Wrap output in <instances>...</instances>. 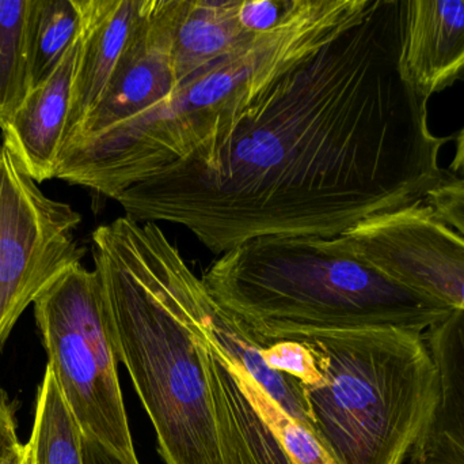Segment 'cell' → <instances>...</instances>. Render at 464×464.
Wrapping results in <instances>:
<instances>
[{
	"instance_id": "1",
	"label": "cell",
	"mask_w": 464,
	"mask_h": 464,
	"mask_svg": "<svg viewBox=\"0 0 464 464\" xmlns=\"http://www.w3.org/2000/svg\"><path fill=\"white\" fill-rule=\"evenodd\" d=\"M408 0H368L223 138L117 196L125 217L192 232L215 255L265 237L335 239L421 203L450 138L402 67Z\"/></svg>"
},
{
	"instance_id": "2",
	"label": "cell",
	"mask_w": 464,
	"mask_h": 464,
	"mask_svg": "<svg viewBox=\"0 0 464 464\" xmlns=\"http://www.w3.org/2000/svg\"><path fill=\"white\" fill-rule=\"evenodd\" d=\"M117 359L166 464H230L211 386L203 280L155 222L121 217L92 233Z\"/></svg>"
},
{
	"instance_id": "3",
	"label": "cell",
	"mask_w": 464,
	"mask_h": 464,
	"mask_svg": "<svg viewBox=\"0 0 464 464\" xmlns=\"http://www.w3.org/2000/svg\"><path fill=\"white\" fill-rule=\"evenodd\" d=\"M368 0H291L281 21L177 87L170 100L65 147L54 179L114 199L208 142L223 138L281 75L326 45Z\"/></svg>"
},
{
	"instance_id": "4",
	"label": "cell",
	"mask_w": 464,
	"mask_h": 464,
	"mask_svg": "<svg viewBox=\"0 0 464 464\" xmlns=\"http://www.w3.org/2000/svg\"><path fill=\"white\" fill-rule=\"evenodd\" d=\"M201 280L226 311L266 340L367 329L424 334L452 311L337 239L251 240L220 255Z\"/></svg>"
},
{
	"instance_id": "5",
	"label": "cell",
	"mask_w": 464,
	"mask_h": 464,
	"mask_svg": "<svg viewBox=\"0 0 464 464\" xmlns=\"http://www.w3.org/2000/svg\"><path fill=\"white\" fill-rule=\"evenodd\" d=\"M284 338L303 341L315 357L319 376L304 389L305 402L334 462L403 464L438 398V368L422 334L367 329Z\"/></svg>"
},
{
	"instance_id": "6",
	"label": "cell",
	"mask_w": 464,
	"mask_h": 464,
	"mask_svg": "<svg viewBox=\"0 0 464 464\" xmlns=\"http://www.w3.org/2000/svg\"><path fill=\"white\" fill-rule=\"evenodd\" d=\"M46 367L81 428L130 464H139L117 373V351L102 286L82 263L63 271L34 304Z\"/></svg>"
},
{
	"instance_id": "7",
	"label": "cell",
	"mask_w": 464,
	"mask_h": 464,
	"mask_svg": "<svg viewBox=\"0 0 464 464\" xmlns=\"http://www.w3.org/2000/svg\"><path fill=\"white\" fill-rule=\"evenodd\" d=\"M82 215L48 198L0 143V349L29 305L73 264Z\"/></svg>"
},
{
	"instance_id": "8",
	"label": "cell",
	"mask_w": 464,
	"mask_h": 464,
	"mask_svg": "<svg viewBox=\"0 0 464 464\" xmlns=\"http://www.w3.org/2000/svg\"><path fill=\"white\" fill-rule=\"evenodd\" d=\"M335 239L390 277L464 311V239L424 202L371 218Z\"/></svg>"
},
{
	"instance_id": "9",
	"label": "cell",
	"mask_w": 464,
	"mask_h": 464,
	"mask_svg": "<svg viewBox=\"0 0 464 464\" xmlns=\"http://www.w3.org/2000/svg\"><path fill=\"white\" fill-rule=\"evenodd\" d=\"M211 386L230 464H337L308 425L292 419L209 340Z\"/></svg>"
},
{
	"instance_id": "10",
	"label": "cell",
	"mask_w": 464,
	"mask_h": 464,
	"mask_svg": "<svg viewBox=\"0 0 464 464\" xmlns=\"http://www.w3.org/2000/svg\"><path fill=\"white\" fill-rule=\"evenodd\" d=\"M173 16L174 0H147L102 100L65 147L143 116L173 97L179 87L171 59Z\"/></svg>"
},
{
	"instance_id": "11",
	"label": "cell",
	"mask_w": 464,
	"mask_h": 464,
	"mask_svg": "<svg viewBox=\"0 0 464 464\" xmlns=\"http://www.w3.org/2000/svg\"><path fill=\"white\" fill-rule=\"evenodd\" d=\"M76 3L81 15V49L63 149L79 135L102 100L147 7V0H76Z\"/></svg>"
},
{
	"instance_id": "12",
	"label": "cell",
	"mask_w": 464,
	"mask_h": 464,
	"mask_svg": "<svg viewBox=\"0 0 464 464\" xmlns=\"http://www.w3.org/2000/svg\"><path fill=\"white\" fill-rule=\"evenodd\" d=\"M81 35L46 81L30 90L21 108L2 127V143L35 183L54 179L71 108Z\"/></svg>"
},
{
	"instance_id": "13",
	"label": "cell",
	"mask_w": 464,
	"mask_h": 464,
	"mask_svg": "<svg viewBox=\"0 0 464 464\" xmlns=\"http://www.w3.org/2000/svg\"><path fill=\"white\" fill-rule=\"evenodd\" d=\"M422 337L438 368L439 391L411 464H464V311L452 310Z\"/></svg>"
},
{
	"instance_id": "14",
	"label": "cell",
	"mask_w": 464,
	"mask_h": 464,
	"mask_svg": "<svg viewBox=\"0 0 464 464\" xmlns=\"http://www.w3.org/2000/svg\"><path fill=\"white\" fill-rule=\"evenodd\" d=\"M402 67L430 98L464 75V0H408Z\"/></svg>"
},
{
	"instance_id": "15",
	"label": "cell",
	"mask_w": 464,
	"mask_h": 464,
	"mask_svg": "<svg viewBox=\"0 0 464 464\" xmlns=\"http://www.w3.org/2000/svg\"><path fill=\"white\" fill-rule=\"evenodd\" d=\"M240 0H174L171 59L182 84L247 46L256 35L237 18Z\"/></svg>"
},
{
	"instance_id": "16",
	"label": "cell",
	"mask_w": 464,
	"mask_h": 464,
	"mask_svg": "<svg viewBox=\"0 0 464 464\" xmlns=\"http://www.w3.org/2000/svg\"><path fill=\"white\" fill-rule=\"evenodd\" d=\"M203 315L209 340L232 364L250 376L288 416L311 428L304 390L299 381L267 367L259 341L207 288L203 294Z\"/></svg>"
},
{
	"instance_id": "17",
	"label": "cell",
	"mask_w": 464,
	"mask_h": 464,
	"mask_svg": "<svg viewBox=\"0 0 464 464\" xmlns=\"http://www.w3.org/2000/svg\"><path fill=\"white\" fill-rule=\"evenodd\" d=\"M81 30L76 0H29L26 22L32 89L49 78Z\"/></svg>"
},
{
	"instance_id": "18",
	"label": "cell",
	"mask_w": 464,
	"mask_h": 464,
	"mask_svg": "<svg viewBox=\"0 0 464 464\" xmlns=\"http://www.w3.org/2000/svg\"><path fill=\"white\" fill-rule=\"evenodd\" d=\"M33 464H83L82 432L48 367L38 387L29 441Z\"/></svg>"
},
{
	"instance_id": "19",
	"label": "cell",
	"mask_w": 464,
	"mask_h": 464,
	"mask_svg": "<svg viewBox=\"0 0 464 464\" xmlns=\"http://www.w3.org/2000/svg\"><path fill=\"white\" fill-rule=\"evenodd\" d=\"M29 0H0V128L32 90L26 22Z\"/></svg>"
},
{
	"instance_id": "20",
	"label": "cell",
	"mask_w": 464,
	"mask_h": 464,
	"mask_svg": "<svg viewBox=\"0 0 464 464\" xmlns=\"http://www.w3.org/2000/svg\"><path fill=\"white\" fill-rule=\"evenodd\" d=\"M254 335V334H253ZM262 346L265 362L273 370L291 376L303 390L318 379V365L311 349L297 338L266 340L254 335Z\"/></svg>"
},
{
	"instance_id": "21",
	"label": "cell",
	"mask_w": 464,
	"mask_h": 464,
	"mask_svg": "<svg viewBox=\"0 0 464 464\" xmlns=\"http://www.w3.org/2000/svg\"><path fill=\"white\" fill-rule=\"evenodd\" d=\"M425 203L464 239V180L449 177L428 193Z\"/></svg>"
},
{
	"instance_id": "22",
	"label": "cell",
	"mask_w": 464,
	"mask_h": 464,
	"mask_svg": "<svg viewBox=\"0 0 464 464\" xmlns=\"http://www.w3.org/2000/svg\"><path fill=\"white\" fill-rule=\"evenodd\" d=\"M291 0H240L237 18L243 29L264 33L283 18Z\"/></svg>"
},
{
	"instance_id": "23",
	"label": "cell",
	"mask_w": 464,
	"mask_h": 464,
	"mask_svg": "<svg viewBox=\"0 0 464 464\" xmlns=\"http://www.w3.org/2000/svg\"><path fill=\"white\" fill-rule=\"evenodd\" d=\"M16 436L15 408L7 392L0 389V464L19 446Z\"/></svg>"
},
{
	"instance_id": "24",
	"label": "cell",
	"mask_w": 464,
	"mask_h": 464,
	"mask_svg": "<svg viewBox=\"0 0 464 464\" xmlns=\"http://www.w3.org/2000/svg\"><path fill=\"white\" fill-rule=\"evenodd\" d=\"M83 464H130L94 439L82 435Z\"/></svg>"
},
{
	"instance_id": "25",
	"label": "cell",
	"mask_w": 464,
	"mask_h": 464,
	"mask_svg": "<svg viewBox=\"0 0 464 464\" xmlns=\"http://www.w3.org/2000/svg\"><path fill=\"white\" fill-rule=\"evenodd\" d=\"M2 464H33V455L30 444H19L15 449L11 451V454L5 458V462Z\"/></svg>"
},
{
	"instance_id": "26",
	"label": "cell",
	"mask_w": 464,
	"mask_h": 464,
	"mask_svg": "<svg viewBox=\"0 0 464 464\" xmlns=\"http://www.w3.org/2000/svg\"><path fill=\"white\" fill-rule=\"evenodd\" d=\"M451 169L455 173L463 176L464 180V128L460 135L458 136L457 153H455L454 161L451 163Z\"/></svg>"
}]
</instances>
